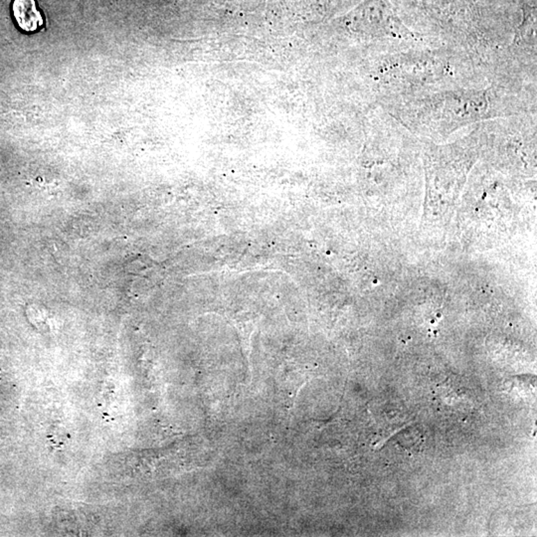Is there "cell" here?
<instances>
[{
	"instance_id": "1",
	"label": "cell",
	"mask_w": 537,
	"mask_h": 537,
	"mask_svg": "<svg viewBox=\"0 0 537 537\" xmlns=\"http://www.w3.org/2000/svg\"><path fill=\"white\" fill-rule=\"evenodd\" d=\"M12 11L18 26L24 31H36L44 23L35 0H15Z\"/></svg>"
}]
</instances>
